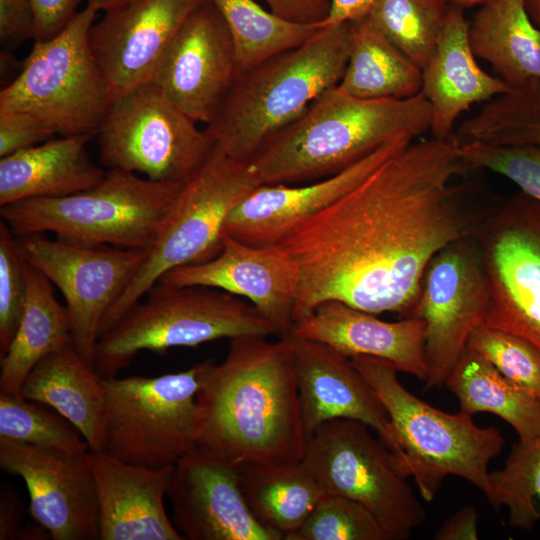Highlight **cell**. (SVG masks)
<instances>
[{
	"label": "cell",
	"mask_w": 540,
	"mask_h": 540,
	"mask_svg": "<svg viewBox=\"0 0 540 540\" xmlns=\"http://www.w3.org/2000/svg\"><path fill=\"white\" fill-rule=\"evenodd\" d=\"M469 170L455 139L411 142L286 235L301 272L294 322L330 300L416 317L431 258L476 235L491 209L453 183Z\"/></svg>",
	"instance_id": "cell-1"
},
{
	"label": "cell",
	"mask_w": 540,
	"mask_h": 540,
	"mask_svg": "<svg viewBox=\"0 0 540 540\" xmlns=\"http://www.w3.org/2000/svg\"><path fill=\"white\" fill-rule=\"evenodd\" d=\"M244 335L225 359L200 362L196 447L238 467L303 460L305 431L293 346Z\"/></svg>",
	"instance_id": "cell-2"
},
{
	"label": "cell",
	"mask_w": 540,
	"mask_h": 540,
	"mask_svg": "<svg viewBox=\"0 0 540 540\" xmlns=\"http://www.w3.org/2000/svg\"><path fill=\"white\" fill-rule=\"evenodd\" d=\"M431 123V105L422 92L365 99L336 85L269 137L248 166L258 185L308 183L343 171L399 136L416 139Z\"/></svg>",
	"instance_id": "cell-3"
},
{
	"label": "cell",
	"mask_w": 540,
	"mask_h": 540,
	"mask_svg": "<svg viewBox=\"0 0 540 540\" xmlns=\"http://www.w3.org/2000/svg\"><path fill=\"white\" fill-rule=\"evenodd\" d=\"M348 51L349 21L322 25L301 46L239 72L205 127L214 145L248 162L269 137L339 84Z\"/></svg>",
	"instance_id": "cell-4"
},
{
	"label": "cell",
	"mask_w": 540,
	"mask_h": 540,
	"mask_svg": "<svg viewBox=\"0 0 540 540\" xmlns=\"http://www.w3.org/2000/svg\"><path fill=\"white\" fill-rule=\"evenodd\" d=\"M182 185L107 169L103 180L89 190L22 200L0 207V214L16 236L51 232L75 245L149 250Z\"/></svg>",
	"instance_id": "cell-5"
},
{
	"label": "cell",
	"mask_w": 540,
	"mask_h": 540,
	"mask_svg": "<svg viewBox=\"0 0 540 540\" xmlns=\"http://www.w3.org/2000/svg\"><path fill=\"white\" fill-rule=\"evenodd\" d=\"M388 412L402 451V471L413 477L421 496L432 501L448 475L461 477L480 489L489 500V462L498 456L505 440L494 427L477 426L463 411L446 413L422 401L398 380L399 371L389 361L351 357Z\"/></svg>",
	"instance_id": "cell-6"
},
{
	"label": "cell",
	"mask_w": 540,
	"mask_h": 540,
	"mask_svg": "<svg viewBox=\"0 0 540 540\" xmlns=\"http://www.w3.org/2000/svg\"><path fill=\"white\" fill-rule=\"evenodd\" d=\"M98 339L93 367L112 378L144 350L195 347L244 335H278L277 328L250 302L203 286L157 282Z\"/></svg>",
	"instance_id": "cell-7"
},
{
	"label": "cell",
	"mask_w": 540,
	"mask_h": 540,
	"mask_svg": "<svg viewBox=\"0 0 540 540\" xmlns=\"http://www.w3.org/2000/svg\"><path fill=\"white\" fill-rule=\"evenodd\" d=\"M97 12L87 4L55 37L34 41L0 91V112L28 113L61 136L97 135L112 105L89 40Z\"/></svg>",
	"instance_id": "cell-8"
},
{
	"label": "cell",
	"mask_w": 540,
	"mask_h": 540,
	"mask_svg": "<svg viewBox=\"0 0 540 540\" xmlns=\"http://www.w3.org/2000/svg\"><path fill=\"white\" fill-rule=\"evenodd\" d=\"M257 186L248 162L234 159L214 145L201 168L181 186L157 241L105 314L100 336L167 272L215 257L222 248L227 217Z\"/></svg>",
	"instance_id": "cell-9"
},
{
	"label": "cell",
	"mask_w": 540,
	"mask_h": 540,
	"mask_svg": "<svg viewBox=\"0 0 540 540\" xmlns=\"http://www.w3.org/2000/svg\"><path fill=\"white\" fill-rule=\"evenodd\" d=\"M200 364L160 376L102 378L105 451L129 464L174 466L196 447Z\"/></svg>",
	"instance_id": "cell-10"
},
{
	"label": "cell",
	"mask_w": 540,
	"mask_h": 540,
	"mask_svg": "<svg viewBox=\"0 0 540 540\" xmlns=\"http://www.w3.org/2000/svg\"><path fill=\"white\" fill-rule=\"evenodd\" d=\"M366 424L322 423L308 438L303 462L326 493L354 500L377 519L388 540L408 539L426 519L394 453Z\"/></svg>",
	"instance_id": "cell-11"
},
{
	"label": "cell",
	"mask_w": 540,
	"mask_h": 540,
	"mask_svg": "<svg viewBox=\"0 0 540 540\" xmlns=\"http://www.w3.org/2000/svg\"><path fill=\"white\" fill-rule=\"evenodd\" d=\"M97 136L103 167L176 184L189 180L214 148L206 129L153 81L115 100Z\"/></svg>",
	"instance_id": "cell-12"
},
{
	"label": "cell",
	"mask_w": 540,
	"mask_h": 540,
	"mask_svg": "<svg viewBox=\"0 0 540 540\" xmlns=\"http://www.w3.org/2000/svg\"><path fill=\"white\" fill-rule=\"evenodd\" d=\"M475 237L491 293L483 323L540 350V202L521 191L502 200Z\"/></svg>",
	"instance_id": "cell-13"
},
{
	"label": "cell",
	"mask_w": 540,
	"mask_h": 540,
	"mask_svg": "<svg viewBox=\"0 0 540 540\" xmlns=\"http://www.w3.org/2000/svg\"><path fill=\"white\" fill-rule=\"evenodd\" d=\"M17 240L25 260L61 291L73 346L93 366L101 322L136 275L148 250L75 245L42 233L17 236Z\"/></svg>",
	"instance_id": "cell-14"
},
{
	"label": "cell",
	"mask_w": 540,
	"mask_h": 540,
	"mask_svg": "<svg viewBox=\"0 0 540 540\" xmlns=\"http://www.w3.org/2000/svg\"><path fill=\"white\" fill-rule=\"evenodd\" d=\"M490 294L475 235L451 242L431 258L416 310L426 324L425 389L445 385L470 336L484 322Z\"/></svg>",
	"instance_id": "cell-15"
},
{
	"label": "cell",
	"mask_w": 540,
	"mask_h": 540,
	"mask_svg": "<svg viewBox=\"0 0 540 540\" xmlns=\"http://www.w3.org/2000/svg\"><path fill=\"white\" fill-rule=\"evenodd\" d=\"M86 453L0 439V467L23 479L29 512L53 540L99 539L95 481Z\"/></svg>",
	"instance_id": "cell-16"
},
{
	"label": "cell",
	"mask_w": 540,
	"mask_h": 540,
	"mask_svg": "<svg viewBox=\"0 0 540 540\" xmlns=\"http://www.w3.org/2000/svg\"><path fill=\"white\" fill-rule=\"evenodd\" d=\"M207 0H129L91 27L93 55L112 103L152 82L187 18Z\"/></svg>",
	"instance_id": "cell-17"
},
{
	"label": "cell",
	"mask_w": 540,
	"mask_h": 540,
	"mask_svg": "<svg viewBox=\"0 0 540 540\" xmlns=\"http://www.w3.org/2000/svg\"><path fill=\"white\" fill-rule=\"evenodd\" d=\"M167 497L176 529L188 540H283L251 512L238 466L198 447L173 467Z\"/></svg>",
	"instance_id": "cell-18"
},
{
	"label": "cell",
	"mask_w": 540,
	"mask_h": 540,
	"mask_svg": "<svg viewBox=\"0 0 540 540\" xmlns=\"http://www.w3.org/2000/svg\"><path fill=\"white\" fill-rule=\"evenodd\" d=\"M300 278L299 263L283 244L253 246L223 233L215 257L170 270L158 282L209 287L245 298L282 337L294 323Z\"/></svg>",
	"instance_id": "cell-19"
},
{
	"label": "cell",
	"mask_w": 540,
	"mask_h": 540,
	"mask_svg": "<svg viewBox=\"0 0 540 540\" xmlns=\"http://www.w3.org/2000/svg\"><path fill=\"white\" fill-rule=\"evenodd\" d=\"M238 74L233 42L212 0L185 21L153 80L193 121L207 125Z\"/></svg>",
	"instance_id": "cell-20"
},
{
	"label": "cell",
	"mask_w": 540,
	"mask_h": 540,
	"mask_svg": "<svg viewBox=\"0 0 540 540\" xmlns=\"http://www.w3.org/2000/svg\"><path fill=\"white\" fill-rule=\"evenodd\" d=\"M287 336L293 346L307 437L322 423L332 419L360 421L394 453L402 471V451L388 412L351 358L325 343L290 334Z\"/></svg>",
	"instance_id": "cell-21"
},
{
	"label": "cell",
	"mask_w": 540,
	"mask_h": 540,
	"mask_svg": "<svg viewBox=\"0 0 540 540\" xmlns=\"http://www.w3.org/2000/svg\"><path fill=\"white\" fill-rule=\"evenodd\" d=\"M413 138L402 135L332 176L302 185H259L227 217L223 233L253 246L280 243L308 217L345 195Z\"/></svg>",
	"instance_id": "cell-22"
},
{
	"label": "cell",
	"mask_w": 540,
	"mask_h": 540,
	"mask_svg": "<svg viewBox=\"0 0 540 540\" xmlns=\"http://www.w3.org/2000/svg\"><path fill=\"white\" fill-rule=\"evenodd\" d=\"M98 498L99 540H184L164 497L173 467L150 469L87 452Z\"/></svg>",
	"instance_id": "cell-23"
},
{
	"label": "cell",
	"mask_w": 540,
	"mask_h": 540,
	"mask_svg": "<svg viewBox=\"0 0 540 540\" xmlns=\"http://www.w3.org/2000/svg\"><path fill=\"white\" fill-rule=\"evenodd\" d=\"M290 335L325 343L348 357L370 356L425 381L426 324L422 318L383 321L375 314L330 300L295 321Z\"/></svg>",
	"instance_id": "cell-24"
},
{
	"label": "cell",
	"mask_w": 540,
	"mask_h": 540,
	"mask_svg": "<svg viewBox=\"0 0 540 540\" xmlns=\"http://www.w3.org/2000/svg\"><path fill=\"white\" fill-rule=\"evenodd\" d=\"M463 8L449 5L435 52L422 71L421 92L432 109L430 131L439 140L454 139V125L473 104L489 101L511 87L478 65L468 38Z\"/></svg>",
	"instance_id": "cell-25"
},
{
	"label": "cell",
	"mask_w": 540,
	"mask_h": 540,
	"mask_svg": "<svg viewBox=\"0 0 540 540\" xmlns=\"http://www.w3.org/2000/svg\"><path fill=\"white\" fill-rule=\"evenodd\" d=\"M91 135L62 136L0 158V207L97 186L106 170L90 157Z\"/></svg>",
	"instance_id": "cell-26"
},
{
	"label": "cell",
	"mask_w": 540,
	"mask_h": 540,
	"mask_svg": "<svg viewBox=\"0 0 540 540\" xmlns=\"http://www.w3.org/2000/svg\"><path fill=\"white\" fill-rule=\"evenodd\" d=\"M20 395L49 406L70 421L88 443L89 451H105L102 377L73 344L42 358L25 378Z\"/></svg>",
	"instance_id": "cell-27"
},
{
	"label": "cell",
	"mask_w": 540,
	"mask_h": 540,
	"mask_svg": "<svg viewBox=\"0 0 540 540\" xmlns=\"http://www.w3.org/2000/svg\"><path fill=\"white\" fill-rule=\"evenodd\" d=\"M468 38L475 56L511 88L540 80V28L526 0H485L469 22Z\"/></svg>",
	"instance_id": "cell-28"
},
{
	"label": "cell",
	"mask_w": 540,
	"mask_h": 540,
	"mask_svg": "<svg viewBox=\"0 0 540 540\" xmlns=\"http://www.w3.org/2000/svg\"><path fill=\"white\" fill-rule=\"evenodd\" d=\"M27 297L8 351L0 356V392L21 396L32 368L51 352L73 344L70 317L53 284L26 261Z\"/></svg>",
	"instance_id": "cell-29"
},
{
	"label": "cell",
	"mask_w": 540,
	"mask_h": 540,
	"mask_svg": "<svg viewBox=\"0 0 540 540\" xmlns=\"http://www.w3.org/2000/svg\"><path fill=\"white\" fill-rule=\"evenodd\" d=\"M422 70L397 49L368 16L349 21V51L337 85L365 99H404L422 90Z\"/></svg>",
	"instance_id": "cell-30"
},
{
	"label": "cell",
	"mask_w": 540,
	"mask_h": 540,
	"mask_svg": "<svg viewBox=\"0 0 540 540\" xmlns=\"http://www.w3.org/2000/svg\"><path fill=\"white\" fill-rule=\"evenodd\" d=\"M444 386L458 398L460 411L495 414L522 441L540 437V398L507 379L476 351L464 350Z\"/></svg>",
	"instance_id": "cell-31"
},
{
	"label": "cell",
	"mask_w": 540,
	"mask_h": 540,
	"mask_svg": "<svg viewBox=\"0 0 540 540\" xmlns=\"http://www.w3.org/2000/svg\"><path fill=\"white\" fill-rule=\"evenodd\" d=\"M238 468L251 512L283 540L303 524L326 494L303 460Z\"/></svg>",
	"instance_id": "cell-32"
},
{
	"label": "cell",
	"mask_w": 540,
	"mask_h": 540,
	"mask_svg": "<svg viewBox=\"0 0 540 540\" xmlns=\"http://www.w3.org/2000/svg\"><path fill=\"white\" fill-rule=\"evenodd\" d=\"M229 30L238 73L308 41L322 23H299L265 10L255 0H212Z\"/></svg>",
	"instance_id": "cell-33"
},
{
	"label": "cell",
	"mask_w": 540,
	"mask_h": 540,
	"mask_svg": "<svg viewBox=\"0 0 540 540\" xmlns=\"http://www.w3.org/2000/svg\"><path fill=\"white\" fill-rule=\"evenodd\" d=\"M458 143L540 145V80H532L498 95L472 117L454 136Z\"/></svg>",
	"instance_id": "cell-34"
},
{
	"label": "cell",
	"mask_w": 540,
	"mask_h": 540,
	"mask_svg": "<svg viewBox=\"0 0 540 540\" xmlns=\"http://www.w3.org/2000/svg\"><path fill=\"white\" fill-rule=\"evenodd\" d=\"M448 6L443 0H378L367 16L423 71L435 52Z\"/></svg>",
	"instance_id": "cell-35"
},
{
	"label": "cell",
	"mask_w": 540,
	"mask_h": 540,
	"mask_svg": "<svg viewBox=\"0 0 540 540\" xmlns=\"http://www.w3.org/2000/svg\"><path fill=\"white\" fill-rule=\"evenodd\" d=\"M491 506L508 508V523L532 531L540 522V437L514 443L502 469L489 472Z\"/></svg>",
	"instance_id": "cell-36"
},
{
	"label": "cell",
	"mask_w": 540,
	"mask_h": 540,
	"mask_svg": "<svg viewBox=\"0 0 540 540\" xmlns=\"http://www.w3.org/2000/svg\"><path fill=\"white\" fill-rule=\"evenodd\" d=\"M39 402L0 392V439L86 453L88 443L57 411Z\"/></svg>",
	"instance_id": "cell-37"
},
{
	"label": "cell",
	"mask_w": 540,
	"mask_h": 540,
	"mask_svg": "<svg viewBox=\"0 0 540 540\" xmlns=\"http://www.w3.org/2000/svg\"><path fill=\"white\" fill-rule=\"evenodd\" d=\"M286 540H388L373 514L360 503L326 493Z\"/></svg>",
	"instance_id": "cell-38"
},
{
	"label": "cell",
	"mask_w": 540,
	"mask_h": 540,
	"mask_svg": "<svg viewBox=\"0 0 540 540\" xmlns=\"http://www.w3.org/2000/svg\"><path fill=\"white\" fill-rule=\"evenodd\" d=\"M467 347L507 379L540 398V350L531 342L482 323L470 336Z\"/></svg>",
	"instance_id": "cell-39"
},
{
	"label": "cell",
	"mask_w": 540,
	"mask_h": 540,
	"mask_svg": "<svg viewBox=\"0 0 540 540\" xmlns=\"http://www.w3.org/2000/svg\"><path fill=\"white\" fill-rule=\"evenodd\" d=\"M458 146L462 160L471 170L484 169L500 174L515 183L521 192L540 202V145L462 142Z\"/></svg>",
	"instance_id": "cell-40"
},
{
	"label": "cell",
	"mask_w": 540,
	"mask_h": 540,
	"mask_svg": "<svg viewBox=\"0 0 540 540\" xmlns=\"http://www.w3.org/2000/svg\"><path fill=\"white\" fill-rule=\"evenodd\" d=\"M27 297L26 260L17 236L0 221V356L9 349Z\"/></svg>",
	"instance_id": "cell-41"
},
{
	"label": "cell",
	"mask_w": 540,
	"mask_h": 540,
	"mask_svg": "<svg viewBox=\"0 0 540 540\" xmlns=\"http://www.w3.org/2000/svg\"><path fill=\"white\" fill-rule=\"evenodd\" d=\"M55 133L21 111L0 112V158L43 143Z\"/></svg>",
	"instance_id": "cell-42"
},
{
	"label": "cell",
	"mask_w": 540,
	"mask_h": 540,
	"mask_svg": "<svg viewBox=\"0 0 540 540\" xmlns=\"http://www.w3.org/2000/svg\"><path fill=\"white\" fill-rule=\"evenodd\" d=\"M37 20L28 0H0V39L17 45L36 38Z\"/></svg>",
	"instance_id": "cell-43"
},
{
	"label": "cell",
	"mask_w": 540,
	"mask_h": 540,
	"mask_svg": "<svg viewBox=\"0 0 540 540\" xmlns=\"http://www.w3.org/2000/svg\"><path fill=\"white\" fill-rule=\"evenodd\" d=\"M37 20L34 41H46L55 37L77 13L80 0H28Z\"/></svg>",
	"instance_id": "cell-44"
},
{
	"label": "cell",
	"mask_w": 540,
	"mask_h": 540,
	"mask_svg": "<svg viewBox=\"0 0 540 540\" xmlns=\"http://www.w3.org/2000/svg\"><path fill=\"white\" fill-rule=\"evenodd\" d=\"M270 11L299 23H323L330 11V0H264Z\"/></svg>",
	"instance_id": "cell-45"
},
{
	"label": "cell",
	"mask_w": 540,
	"mask_h": 540,
	"mask_svg": "<svg viewBox=\"0 0 540 540\" xmlns=\"http://www.w3.org/2000/svg\"><path fill=\"white\" fill-rule=\"evenodd\" d=\"M435 540H477L478 512L466 505L452 514L435 532Z\"/></svg>",
	"instance_id": "cell-46"
},
{
	"label": "cell",
	"mask_w": 540,
	"mask_h": 540,
	"mask_svg": "<svg viewBox=\"0 0 540 540\" xmlns=\"http://www.w3.org/2000/svg\"><path fill=\"white\" fill-rule=\"evenodd\" d=\"M21 498L6 483L0 489V540L17 539L23 518Z\"/></svg>",
	"instance_id": "cell-47"
},
{
	"label": "cell",
	"mask_w": 540,
	"mask_h": 540,
	"mask_svg": "<svg viewBox=\"0 0 540 540\" xmlns=\"http://www.w3.org/2000/svg\"><path fill=\"white\" fill-rule=\"evenodd\" d=\"M378 0H330V11L322 25L351 21L367 16Z\"/></svg>",
	"instance_id": "cell-48"
},
{
	"label": "cell",
	"mask_w": 540,
	"mask_h": 540,
	"mask_svg": "<svg viewBox=\"0 0 540 540\" xmlns=\"http://www.w3.org/2000/svg\"><path fill=\"white\" fill-rule=\"evenodd\" d=\"M17 539L43 540L52 538L50 533L44 527L35 522V524H27L25 526H22L18 533Z\"/></svg>",
	"instance_id": "cell-49"
},
{
	"label": "cell",
	"mask_w": 540,
	"mask_h": 540,
	"mask_svg": "<svg viewBox=\"0 0 540 540\" xmlns=\"http://www.w3.org/2000/svg\"><path fill=\"white\" fill-rule=\"evenodd\" d=\"M129 0H87V4L95 7L98 11H107Z\"/></svg>",
	"instance_id": "cell-50"
},
{
	"label": "cell",
	"mask_w": 540,
	"mask_h": 540,
	"mask_svg": "<svg viewBox=\"0 0 540 540\" xmlns=\"http://www.w3.org/2000/svg\"><path fill=\"white\" fill-rule=\"evenodd\" d=\"M526 7L532 21L540 27V0H526Z\"/></svg>",
	"instance_id": "cell-51"
},
{
	"label": "cell",
	"mask_w": 540,
	"mask_h": 540,
	"mask_svg": "<svg viewBox=\"0 0 540 540\" xmlns=\"http://www.w3.org/2000/svg\"><path fill=\"white\" fill-rule=\"evenodd\" d=\"M448 5H454L458 7H470L479 3H483L485 0H443Z\"/></svg>",
	"instance_id": "cell-52"
}]
</instances>
